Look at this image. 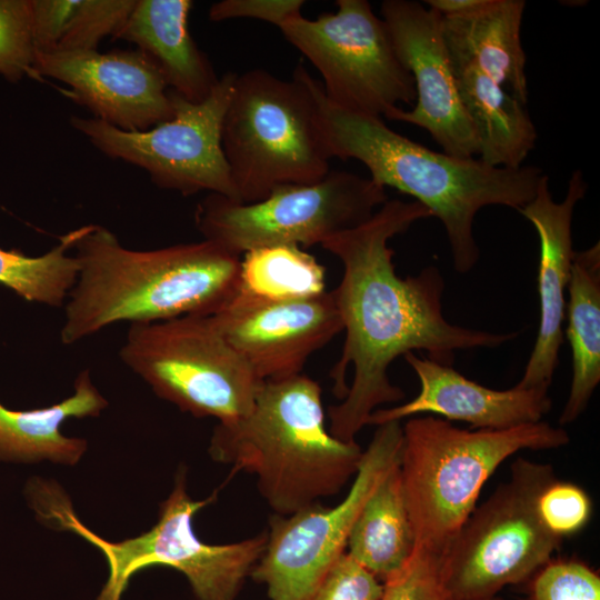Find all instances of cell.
Returning <instances> with one entry per match:
<instances>
[{
	"label": "cell",
	"instance_id": "2e32d148",
	"mask_svg": "<svg viewBox=\"0 0 600 600\" xmlns=\"http://www.w3.org/2000/svg\"><path fill=\"white\" fill-rule=\"evenodd\" d=\"M34 72L38 80L68 84L69 98L124 131H144L173 116L162 73L139 49L38 54Z\"/></svg>",
	"mask_w": 600,
	"mask_h": 600
},
{
	"label": "cell",
	"instance_id": "e0dca14e",
	"mask_svg": "<svg viewBox=\"0 0 600 600\" xmlns=\"http://www.w3.org/2000/svg\"><path fill=\"white\" fill-rule=\"evenodd\" d=\"M580 170L572 172L564 199L554 201L544 173L533 199L518 210L536 229L540 242L538 293L540 322L538 336L524 368L519 388L549 389L563 343L567 290L573 259L572 217L576 206L587 193Z\"/></svg>",
	"mask_w": 600,
	"mask_h": 600
},
{
	"label": "cell",
	"instance_id": "8fae6325",
	"mask_svg": "<svg viewBox=\"0 0 600 600\" xmlns=\"http://www.w3.org/2000/svg\"><path fill=\"white\" fill-rule=\"evenodd\" d=\"M317 19L301 13L282 23L284 39L321 76L326 97L346 110L386 118L416 102L414 82L401 63L384 21L367 0H337Z\"/></svg>",
	"mask_w": 600,
	"mask_h": 600
},
{
	"label": "cell",
	"instance_id": "f546056e",
	"mask_svg": "<svg viewBox=\"0 0 600 600\" xmlns=\"http://www.w3.org/2000/svg\"><path fill=\"white\" fill-rule=\"evenodd\" d=\"M537 508L544 527L563 539L587 526L592 503L581 487L554 479L539 494Z\"/></svg>",
	"mask_w": 600,
	"mask_h": 600
},
{
	"label": "cell",
	"instance_id": "6da1fadb",
	"mask_svg": "<svg viewBox=\"0 0 600 600\" xmlns=\"http://www.w3.org/2000/svg\"><path fill=\"white\" fill-rule=\"evenodd\" d=\"M431 217L418 201L387 200L367 221L321 244L343 268L331 290L346 331L341 356L330 371L341 402L328 409L329 432L343 442L356 441L379 406L404 398L388 376L398 357L424 350L430 360L452 367L457 350L496 348L518 336L447 321L444 280L437 267L407 278L397 274L389 241Z\"/></svg>",
	"mask_w": 600,
	"mask_h": 600
},
{
	"label": "cell",
	"instance_id": "83f0119b",
	"mask_svg": "<svg viewBox=\"0 0 600 600\" xmlns=\"http://www.w3.org/2000/svg\"><path fill=\"white\" fill-rule=\"evenodd\" d=\"M31 0H0V74L10 82L37 79Z\"/></svg>",
	"mask_w": 600,
	"mask_h": 600
},
{
	"label": "cell",
	"instance_id": "d6986e66",
	"mask_svg": "<svg viewBox=\"0 0 600 600\" xmlns=\"http://www.w3.org/2000/svg\"><path fill=\"white\" fill-rule=\"evenodd\" d=\"M190 0H137L116 39L131 42L162 73L170 91L191 102L204 100L219 81L188 29Z\"/></svg>",
	"mask_w": 600,
	"mask_h": 600
},
{
	"label": "cell",
	"instance_id": "7a4b0ae2",
	"mask_svg": "<svg viewBox=\"0 0 600 600\" xmlns=\"http://www.w3.org/2000/svg\"><path fill=\"white\" fill-rule=\"evenodd\" d=\"M293 74L312 98L331 158L360 161L373 182L423 204L441 221L458 273H468L480 258L473 236L479 210L504 206L518 211L533 199L544 174L540 168H496L433 151L396 132L382 118L336 106L302 64Z\"/></svg>",
	"mask_w": 600,
	"mask_h": 600
},
{
	"label": "cell",
	"instance_id": "836d02e7",
	"mask_svg": "<svg viewBox=\"0 0 600 600\" xmlns=\"http://www.w3.org/2000/svg\"><path fill=\"white\" fill-rule=\"evenodd\" d=\"M38 54L54 52L77 0H31Z\"/></svg>",
	"mask_w": 600,
	"mask_h": 600
},
{
	"label": "cell",
	"instance_id": "7402d4cb",
	"mask_svg": "<svg viewBox=\"0 0 600 600\" xmlns=\"http://www.w3.org/2000/svg\"><path fill=\"white\" fill-rule=\"evenodd\" d=\"M463 108L474 129L479 160L518 169L537 141L536 127L519 100L471 62L451 59Z\"/></svg>",
	"mask_w": 600,
	"mask_h": 600
},
{
	"label": "cell",
	"instance_id": "5b68a950",
	"mask_svg": "<svg viewBox=\"0 0 600 600\" xmlns=\"http://www.w3.org/2000/svg\"><path fill=\"white\" fill-rule=\"evenodd\" d=\"M569 441L563 428L542 420L466 430L433 416L410 418L402 427L399 471L416 547L442 553L474 510L486 481L510 456Z\"/></svg>",
	"mask_w": 600,
	"mask_h": 600
},
{
	"label": "cell",
	"instance_id": "5bb4252c",
	"mask_svg": "<svg viewBox=\"0 0 600 600\" xmlns=\"http://www.w3.org/2000/svg\"><path fill=\"white\" fill-rule=\"evenodd\" d=\"M380 10L416 89L414 107L397 108L386 119L424 129L448 156L474 158L478 139L459 96L441 33V16L413 0H384Z\"/></svg>",
	"mask_w": 600,
	"mask_h": 600
},
{
	"label": "cell",
	"instance_id": "d6a6232c",
	"mask_svg": "<svg viewBox=\"0 0 600 600\" xmlns=\"http://www.w3.org/2000/svg\"><path fill=\"white\" fill-rule=\"evenodd\" d=\"M302 0H222L209 9V19L214 22L236 18L266 21L278 28L290 18L301 13Z\"/></svg>",
	"mask_w": 600,
	"mask_h": 600
},
{
	"label": "cell",
	"instance_id": "9c48e42d",
	"mask_svg": "<svg viewBox=\"0 0 600 600\" xmlns=\"http://www.w3.org/2000/svg\"><path fill=\"white\" fill-rule=\"evenodd\" d=\"M120 358L158 397L221 424L249 413L262 383L212 316L130 323Z\"/></svg>",
	"mask_w": 600,
	"mask_h": 600
},
{
	"label": "cell",
	"instance_id": "4fadbf2b",
	"mask_svg": "<svg viewBox=\"0 0 600 600\" xmlns=\"http://www.w3.org/2000/svg\"><path fill=\"white\" fill-rule=\"evenodd\" d=\"M400 421L377 426L362 451L347 496L336 506L314 502L289 516L273 514L264 551L251 577L267 586L270 600H310L346 552L350 531L366 501L399 462Z\"/></svg>",
	"mask_w": 600,
	"mask_h": 600
},
{
	"label": "cell",
	"instance_id": "1f68e13d",
	"mask_svg": "<svg viewBox=\"0 0 600 600\" xmlns=\"http://www.w3.org/2000/svg\"><path fill=\"white\" fill-rule=\"evenodd\" d=\"M383 583L344 552L330 568L310 600H380Z\"/></svg>",
	"mask_w": 600,
	"mask_h": 600
},
{
	"label": "cell",
	"instance_id": "ac0fdd59",
	"mask_svg": "<svg viewBox=\"0 0 600 600\" xmlns=\"http://www.w3.org/2000/svg\"><path fill=\"white\" fill-rule=\"evenodd\" d=\"M403 357L420 381L419 393L403 404L374 410L367 426L429 413L464 421L476 429L497 430L539 422L551 409L548 389L514 386L496 390L429 358L413 352Z\"/></svg>",
	"mask_w": 600,
	"mask_h": 600
},
{
	"label": "cell",
	"instance_id": "52a82bcc",
	"mask_svg": "<svg viewBox=\"0 0 600 600\" xmlns=\"http://www.w3.org/2000/svg\"><path fill=\"white\" fill-rule=\"evenodd\" d=\"M222 149L237 201L258 202L279 187L324 178L331 159L310 93L292 76L237 74L223 118Z\"/></svg>",
	"mask_w": 600,
	"mask_h": 600
},
{
	"label": "cell",
	"instance_id": "e575fe53",
	"mask_svg": "<svg viewBox=\"0 0 600 600\" xmlns=\"http://www.w3.org/2000/svg\"><path fill=\"white\" fill-rule=\"evenodd\" d=\"M488 0H426L428 8L441 17H461L481 9Z\"/></svg>",
	"mask_w": 600,
	"mask_h": 600
},
{
	"label": "cell",
	"instance_id": "4316f807",
	"mask_svg": "<svg viewBox=\"0 0 600 600\" xmlns=\"http://www.w3.org/2000/svg\"><path fill=\"white\" fill-rule=\"evenodd\" d=\"M136 3L137 0H77L54 52L96 51L103 38H114Z\"/></svg>",
	"mask_w": 600,
	"mask_h": 600
},
{
	"label": "cell",
	"instance_id": "30bf717a",
	"mask_svg": "<svg viewBox=\"0 0 600 600\" xmlns=\"http://www.w3.org/2000/svg\"><path fill=\"white\" fill-rule=\"evenodd\" d=\"M387 200L370 178L330 170L317 182L279 187L252 203L209 193L194 221L204 240L240 257L262 247L322 244L367 221Z\"/></svg>",
	"mask_w": 600,
	"mask_h": 600
},
{
	"label": "cell",
	"instance_id": "3957f363",
	"mask_svg": "<svg viewBox=\"0 0 600 600\" xmlns=\"http://www.w3.org/2000/svg\"><path fill=\"white\" fill-rule=\"evenodd\" d=\"M74 248L80 268L64 308L63 344L118 321L212 316L237 292L240 257L204 239L131 250L107 228L89 224Z\"/></svg>",
	"mask_w": 600,
	"mask_h": 600
},
{
	"label": "cell",
	"instance_id": "44dd1931",
	"mask_svg": "<svg viewBox=\"0 0 600 600\" xmlns=\"http://www.w3.org/2000/svg\"><path fill=\"white\" fill-rule=\"evenodd\" d=\"M107 406L88 370L76 378L73 394L59 403L32 410H11L0 403V461L76 464L87 441L64 436L62 423L70 418L97 417Z\"/></svg>",
	"mask_w": 600,
	"mask_h": 600
},
{
	"label": "cell",
	"instance_id": "d4e9b609",
	"mask_svg": "<svg viewBox=\"0 0 600 600\" xmlns=\"http://www.w3.org/2000/svg\"><path fill=\"white\" fill-rule=\"evenodd\" d=\"M326 269L299 246L249 250L240 259L237 293L267 301L310 298L326 292Z\"/></svg>",
	"mask_w": 600,
	"mask_h": 600
},
{
	"label": "cell",
	"instance_id": "f1b7e54d",
	"mask_svg": "<svg viewBox=\"0 0 600 600\" xmlns=\"http://www.w3.org/2000/svg\"><path fill=\"white\" fill-rule=\"evenodd\" d=\"M380 600H453L444 580L442 553L416 547L403 568L383 582Z\"/></svg>",
	"mask_w": 600,
	"mask_h": 600
},
{
	"label": "cell",
	"instance_id": "603a6c76",
	"mask_svg": "<svg viewBox=\"0 0 600 600\" xmlns=\"http://www.w3.org/2000/svg\"><path fill=\"white\" fill-rule=\"evenodd\" d=\"M569 291L567 338L572 351V381L561 426L587 409L600 382V246L574 251Z\"/></svg>",
	"mask_w": 600,
	"mask_h": 600
},
{
	"label": "cell",
	"instance_id": "8992f818",
	"mask_svg": "<svg viewBox=\"0 0 600 600\" xmlns=\"http://www.w3.org/2000/svg\"><path fill=\"white\" fill-rule=\"evenodd\" d=\"M24 496L39 520L80 536L104 556L109 576L97 600H120L131 577L152 566L182 572L197 600H233L267 543V532L226 544H209L198 538L193 518L212 502L214 494L199 501L191 499L184 471L178 472L171 493L160 504L157 523L134 538L117 542L101 538L82 523L56 483L36 478L27 484Z\"/></svg>",
	"mask_w": 600,
	"mask_h": 600
},
{
	"label": "cell",
	"instance_id": "cb8c5ba5",
	"mask_svg": "<svg viewBox=\"0 0 600 600\" xmlns=\"http://www.w3.org/2000/svg\"><path fill=\"white\" fill-rule=\"evenodd\" d=\"M346 551L383 582L409 561L416 550L414 531L406 507L399 462L362 507Z\"/></svg>",
	"mask_w": 600,
	"mask_h": 600
},
{
	"label": "cell",
	"instance_id": "ffe728a7",
	"mask_svg": "<svg viewBox=\"0 0 600 600\" xmlns=\"http://www.w3.org/2000/svg\"><path fill=\"white\" fill-rule=\"evenodd\" d=\"M526 1L488 0L461 17H441L449 57L471 62L522 104L528 102L527 57L521 43Z\"/></svg>",
	"mask_w": 600,
	"mask_h": 600
},
{
	"label": "cell",
	"instance_id": "9a60e30c",
	"mask_svg": "<svg viewBox=\"0 0 600 600\" xmlns=\"http://www.w3.org/2000/svg\"><path fill=\"white\" fill-rule=\"evenodd\" d=\"M212 318L261 381L300 374L308 358L343 330L332 291L283 301L236 292Z\"/></svg>",
	"mask_w": 600,
	"mask_h": 600
},
{
	"label": "cell",
	"instance_id": "7c38bea8",
	"mask_svg": "<svg viewBox=\"0 0 600 600\" xmlns=\"http://www.w3.org/2000/svg\"><path fill=\"white\" fill-rule=\"evenodd\" d=\"M237 74L221 76L200 102L170 91L172 118L144 131H124L94 117H72L70 122L102 153L142 168L162 189L183 196L208 191L237 201L222 149L223 118Z\"/></svg>",
	"mask_w": 600,
	"mask_h": 600
},
{
	"label": "cell",
	"instance_id": "4dcf8cb0",
	"mask_svg": "<svg viewBox=\"0 0 600 600\" xmlns=\"http://www.w3.org/2000/svg\"><path fill=\"white\" fill-rule=\"evenodd\" d=\"M532 600H600V578L574 560L548 562L536 577Z\"/></svg>",
	"mask_w": 600,
	"mask_h": 600
},
{
	"label": "cell",
	"instance_id": "277c9868",
	"mask_svg": "<svg viewBox=\"0 0 600 600\" xmlns=\"http://www.w3.org/2000/svg\"><path fill=\"white\" fill-rule=\"evenodd\" d=\"M209 454L256 476L274 514L289 516L337 494L354 477L362 450L329 432L321 387L300 373L262 381L249 413L216 426Z\"/></svg>",
	"mask_w": 600,
	"mask_h": 600
},
{
	"label": "cell",
	"instance_id": "484cf974",
	"mask_svg": "<svg viewBox=\"0 0 600 600\" xmlns=\"http://www.w3.org/2000/svg\"><path fill=\"white\" fill-rule=\"evenodd\" d=\"M83 231L84 226L59 237L51 250L38 257L0 248V284L29 302L61 308L80 268L76 256L68 251Z\"/></svg>",
	"mask_w": 600,
	"mask_h": 600
},
{
	"label": "cell",
	"instance_id": "ba28073f",
	"mask_svg": "<svg viewBox=\"0 0 600 600\" xmlns=\"http://www.w3.org/2000/svg\"><path fill=\"white\" fill-rule=\"evenodd\" d=\"M554 479L549 463L518 458L510 479L474 508L442 552L453 600L494 597L550 561L562 539L544 527L537 502Z\"/></svg>",
	"mask_w": 600,
	"mask_h": 600
},
{
	"label": "cell",
	"instance_id": "d590c367",
	"mask_svg": "<svg viewBox=\"0 0 600 600\" xmlns=\"http://www.w3.org/2000/svg\"><path fill=\"white\" fill-rule=\"evenodd\" d=\"M477 600H503V599H501V598L494 596V597L484 598V599H477Z\"/></svg>",
	"mask_w": 600,
	"mask_h": 600
}]
</instances>
